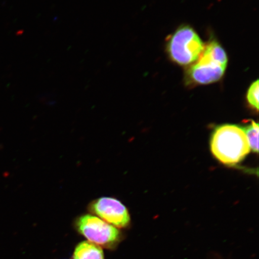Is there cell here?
<instances>
[{"instance_id":"obj_1","label":"cell","mask_w":259,"mask_h":259,"mask_svg":"<svg viewBox=\"0 0 259 259\" xmlns=\"http://www.w3.org/2000/svg\"><path fill=\"white\" fill-rule=\"evenodd\" d=\"M228 57L224 48L215 40L204 45L198 60L186 72L187 85H208L218 82L225 75Z\"/></svg>"},{"instance_id":"obj_2","label":"cell","mask_w":259,"mask_h":259,"mask_svg":"<svg viewBox=\"0 0 259 259\" xmlns=\"http://www.w3.org/2000/svg\"><path fill=\"white\" fill-rule=\"evenodd\" d=\"M210 148L217 159L227 165H234L244 160L250 153L247 137L240 126L225 124L213 132Z\"/></svg>"},{"instance_id":"obj_3","label":"cell","mask_w":259,"mask_h":259,"mask_svg":"<svg viewBox=\"0 0 259 259\" xmlns=\"http://www.w3.org/2000/svg\"><path fill=\"white\" fill-rule=\"evenodd\" d=\"M204 45L192 27L182 25L167 38L166 51L173 62L189 67L198 60Z\"/></svg>"},{"instance_id":"obj_4","label":"cell","mask_w":259,"mask_h":259,"mask_svg":"<svg viewBox=\"0 0 259 259\" xmlns=\"http://www.w3.org/2000/svg\"><path fill=\"white\" fill-rule=\"evenodd\" d=\"M75 227L80 234L100 247L115 248L121 240V233L117 228L96 216L85 214L79 217Z\"/></svg>"},{"instance_id":"obj_5","label":"cell","mask_w":259,"mask_h":259,"mask_svg":"<svg viewBox=\"0 0 259 259\" xmlns=\"http://www.w3.org/2000/svg\"><path fill=\"white\" fill-rule=\"evenodd\" d=\"M91 212L116 228H125L131 222L128 209L118 199L113 197H100L89 206Z\"/></svg>"},{"instance_id":"obj_6","label":"cell","mask_w":259,"mask_h":259,"mask_svg":"<svg viewBox=\"0 0 259 259\" xmlns=\"http://www.w3.org/2000/svg\"><path fill=\"white\" fill-rule=\"evenodd\" d=\"M73 259H105L104 252L100 246L90 241H83L76 246Z\"/></svg>"},{"instance_id":"obj_7","label":"cell","mask_w":259,"mask_h":259,"mask_svg":"<svg viewBox=\"0 0 259 259\" xmlns=\"http://www.w3.org/2000/svg\"><path fill=\"white\" fill-rule=\"evenodd\" d=\"M247 137L250 150L258 153V124L254 121L251 124L242 127Z\"/></svg>"},{"instance_id":"obj_8","label":"cell","mask_w":259,"mask_h":259,"mask_svg":"<svg viewBox=\"0 0 259 259\" xmlns=\"http://www.w3.org/2000/svg\"><path fill=\"white\" fill-rule=\"evenodd\" d=\"M258 80L251 84L247 94V101L251 106L258 110Z\"/></svg>"}]
</instances>
